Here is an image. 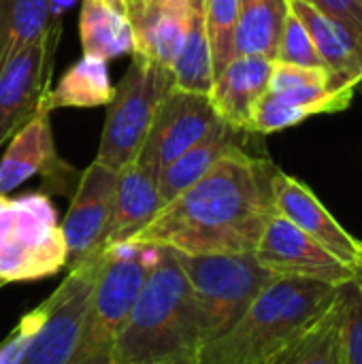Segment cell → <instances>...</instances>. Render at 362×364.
I'll use <instances>...</instances> for the list:
<instances>
[{
    "mask_svg": "<svg viewBox=\"0 0 362 364\" xmlns=\"http://www.w3.org/2000/svg\"><path fill=\"white\" fill-rule=\"evenodd\" d=\"M115 87L109 77L107 62L92 55H81L51 87L43 100L41 111L55 109H94L111 102Z\"/></svg>",
    "mask_w": 362,
    "mask_h": 364,
    "instance_id": "21",
    "label": "cell"
},
{
    "mask_svg": "<svg viewBox=\"0 0 362 364\" xmlns=\"http://www.w3.org/2000/svg\"><path fill=\"white\" fill-rule=\"evenodd\" d=\"M115 177V171L96 160L81 173L68 213L60 224L68 250L66 269L87 262L107 250Z\"/></svg>",
    "mask_w": 362,
    "mask_h": 364,
    "instance_id": "12",
    "label": "cell"
},
{
    "mask_svg": "<svg viewBox=\"0 0 362 364\" xmlns=\"http://www.w3.org/2000/svg\"><path fill=\"white\" fill-rule=\"evenodd\" d=\"M13 228L0 250V279L4 284L36 282L66 269L68 250L49 196L30 192L13 198Z\"/></svg>",
    "mask_w": 362,
    "mask_h": 364,
    "instance_id": "7",
    "label": "cell"
},
{
    "mask_svg": "<svg viewBox=\"0 0 362 364\" xmlns=\"http://www.w3.org/2000/svg\"><path fill=\"white\" fill-rule=\"evenodd\" d=\"M49 311H51V301L47 296L41 305H36L34 309H30L28 314H23V318L15 324V328L0 343V364L21 363V358H23L26 350L30 348L32 339L43 328Z\"/></svg>",
    "mask_w": 362,
    "mask_h": 364,
    "instance_id": "31",
    "label": "cell"
},
{
    "mask_svg": "<svg viewBox=\"0 0 362 364\" xmlns=\"http://www.w3.org/2000/svg\"><path fill=\"white\" fill-rule=\"evenodd\" d=\"M254 256L275 277L312 279L341 288L361 275L280 213L269 220Z\"/></svg>",
    "mask_w": 362,
    "mask_h": 364,
    "instance_id": "9",
    "label": "cell"
},
{
    "mask_svg": "<svg viewBox=\"0 0 362 364\" xmlns=\"http://www.w3.org/2000/svg\"><path fill=\"white\" fill-rule=\"evenodd\" d=\"M162 207L158 177H154L143 164L134 160L117 171L107 247L132 241L162 211Z\"/></svg>",
    "mask_w": 362,
    "mask_h": 364,
    "instance_id": "17",
    "label": "cell"
},
{
    "mask_svg": "<svg viewBox=\"0 0 362 364\" xmlns=\"http://www.w3.org/2000/svg\"><path fill=\"white\" fill-rule=\"evenodd\" d=\"M339 301L275 364H344Z\"/></svg>",
    "mask_w": 362,
    "mask_h": 364,
    "instance_id": "26",
    "label": "cell"
},
{
    "mask_svg": "<svg viewBox=\"0 0 362 364\" xmlns=\"http://www.w3.org/2000/svg\"><path fill=\"white\" fill-rule=\"evenodd\" d=\"M77 0H49V19L51 21H62L64 13L73 9Z\"/></svg>",
    "mask_w": 362,
    "mask_h": 364,
    "instance_id": "33",
    "label": "cell"
},
{
    "mask_svg": "<svg viewBox=\"0 0 362 364\" xmlns=\"http://www.w3.org/2000/svg\"><path fill=\"white\" fill-rule=\"evenodd\" d=\"M194 363V360H188V363H177V364H192Z\"/></svg>",
    "mask_w": 362,
    "mask_h": 364,
    "instance_id": "35",
    "label": "cell"
},
{
    "mask_svg": "<svg viewBox=\"0 0 362 364\" xmlns=\"http://www.w3.org/2000/svg\"><path fill=\"white\" fill-rule=\"evenodd\" d=\"M173 87L171 68L132 53V62L107 105L96 162L115 173L134 162L147 139L156 109Z\"/></svg>",
    "mask_w": 362,
    "mask_h": 364,
    "instance_id": "6",
    "label": "cell"
},
{
    "mask_svg": "<svg viewBox=\"0 0 362 364\" xmlns=\"http://www.w3.org/2000/svg\"><path fill=\"white\" fill-rule=\"evenodd\" d=\"M356 87L358 85L354 83H339L322 94H312V96H288L267 90L252 109L250 132L273 134L292 128L314 115L339 113L350 107Z\"/></svg>",
    "mask_w": 362,
    "mask_h": 364,
    "instance_id": "18",
    "label": "cell"
},
{
    "mask_svg": "<svg viewBox=\"0 0 362 364\" xmlns=\"http://www.w3.org/2000/svg\"><path fill=\"white\" fill-rule=\"evenodd\" d=\"M158 245L126 241L109 245L100 254L70 364H113L117 333L149 269L158 260Z\"/></svg>",
    "mask_w": 362,
    "mask_h": 364,
    "instance_id": "4",
    "label": "cell"
},
{
    "mask_svg": "<svg viewBox=\"0 0 362 364\" xmlns=\"http://www.w3.org/2000/svg\"><path fill=\"white\" fill-rule=\"evenodd\" d=\"M98 260L100 256L68 269L66 277L49 294L51 311L19 364H70L96 282Z\"/></svg>",
    "mask_w": 362,
    "mask_h": 364,
    "instance_id": "11",
    "label": "cell"
},
{
    "mask_svg": "<svg viewBox=\"0 0 362 364\" xmlns=\"http://www.w3.org/2000/svg\"><path fill=\"white\" fill-rule=\"evenodd\" d=\"M49 23V0H0V68Z\"/></svg>",
    "mask_w": 362,
    "mask_h": 364,
    "instance_id": "25",
    "label": "cell"
},
{
    "mask_svg": "<svg viewBox=\"0 0 362 364\" xmlns=\"http://www.w3.org/2000/svg\"><path fill=\"white\" fill-rule=\"evenodd\" d=\"M175 254L192 292L201 346L228 333L250 309L254 299L275 279V275L258 262L254 252Z\"/></svg>",
    "mask_w": 362,
    "mask_h": 364,
    "instance_id": "5",
    "label": "cell"
},
{
    "mask_svg": "<svg viewBox=\"0 0 362 364\" xmlns=\"http://www.w3.org/2000/svg\"><path fill=\"white\" fill-rule=\"evenodd\" d=\"M288 13V0H239L235 55H262L275 62Z\"/></svg>",
    "mask_w": 362,
    "mask_h": 364,
    "instance_id": "22",
    "label": "cell"
},
{
    "mask_svg": "<svg viewBox=\"0 0 362 364\" xmlns=\"http://www.w3.org/2000/svg\"><path fill=\"white\" fill-rule=\"evenodd\" d=\"M134 53L173 66L188 28V0H128Z\"/></svg>",
    "mask_w": 362,
    "mask_h": 364,
    "instance_id": "15",
    "label": "cell"
},
{
    "mask_svg": "<svg viewBox=\"0 0 362 364\" xmlns=\"http://www.w3.org/2000/svg\"><path fill=\"white\" fill-rule=\"evenodd\" d=\"M288 4L307 28L322 64L339 79L362 83L361 38L309 0H288Z\"/></svg>",
    "mask_w": 362,
    "mask_h": 364,
    "instance_id": "20",
    "label": "cell"
},
{
    "mask_svg": "<svg viewBox=\"0 0 362 364\" xmlns=\"http://www.w3.org/2000/svg\"><path fill=\"white\" fill-rule=\"evenodd\" d=\"M237 11L239 0H205V21L213 60V77L235 58Z\"/></svg>",
    "mask_w": 362,
    "mask_h": 364,
    "instance_id": "28",
    "label": "cell"
},
{
    "mask_svg": "<svg viewBox=\"0 0 362 364\" xmlns=\"http://www.w3.org/2000/svg\"><path fill=\"white\" fill-rule=\"evenodd\" d=\"M247 134L250 132L239 130L224 119H218L198 143H194L188 151H183L179 158H175L160 173L158 190H160L162 203L169 205L179 194H183L188 188H192L226 154H230L235 149H245L243 143H245Z\"/></svg>",
    "mask_w": 362,
    "mask_h": 364,
    "instance_id": "19",
    "label": "cell"
},
{
    "mask_svg": "<svg viewBox=\"0 0 362 364\" xmlns=\"http://www.w3.org/2000/svg\"><path fill=\"white\" fill-rule=\"evenodd\" d=\"M100 2H105V4H109L111 9H115V11H119V13H124V15H126L128 0H100Z\"/></svg>",
    "mask_w": 362,
    "mask_h": 364,
    "instance_id": "34",
    "label": "cell"
},
{
    "mask_svg": "<svg viewBox=\"0 0 362 364\" xmlns=\"http://www.w3.org/2000/svg\"><path fill=\"white\" fill-rule=\"evenodd\" d=\"M160 247V245H158ZM201 348L188 279L171 247H160L117 333L113 364H177Z\"/></svg>",
    "mask_w": 362,
    "mask_h": 364,
    "instance_id": "3",
    "label": "cell"
},
{
    "mask_svg": "<svg viewBox=\"0 0 362 364\" xmlns=\"http://www.w3.org/2000/svg\"><path fill=\"white\" fill-rule=\"evenodd\" d=\"M275 211L318 241L344 264L362 273V241L352 237L322 205V200L297 177L277 168L273 177Z\"/></svg>",
    "mask_w": 362,
    "mask_h": 364,
    "instance_id": "13",
    "label": "cell"
},
{
    "mask_svg": "<svg viewBox=\"0 0 362 364\" xmlns=\"http://www.w3.org/2000/svg\"><path fill=\"white\" fill-rule=\"evenodd\" d=\"M79 36L83 55L109 62L134 53V38L128 17L100 0H81Z\"/></svg>",
    "mask_w": 362,
    "mask_h": 364,
    "instance_id": "23",
    "label": "cell"
},
{
    "mask_svg": "<svg viewBox=\"0 0 362 364\" xmlns=\"http://www.w3.org/2000/svg\"><path fill=\"white\" fill-rule=\"evenodd\" d=\"M2 286H6V284H4V282H2V279H0V288H2Z\"/></svg>",
    "mask_w": 362,
    "mask_h": 364,
    "instance_id": "36",
    "label": "cell"
},
{
    "mask_svg": "<svg viewBox=\"0 0 362 364\" xmlns=\"http://www.w3.org/2000/svg\"><path fill=\"white\" fill-rule=\"evenodd\" d=\"M273 60L262 55H235L215 77L209 100L220 119L250 132V115L256 100L267 92ZM252 134V132H250Z\"/></svg>",
    "mask_w": 362,
    "mask_h": 364,
    "instance_id": "16",
    "label": "cell"
},
{
    "mask_svg": "<svg viewBox=\"0 0 362 364\" xmlns=\"http://www.w3.org/2000/svg\"><path fill=\"white\" fill-rule=\"evenodd\" d=\"M314 4L329 17L341 21L362 41V9L356 0H316Z\"/></svg>",
    "mask_w": 362,
    "mask_h": 364,
    "instance_id": "32",
    "label": "cell"
},
{
    "mask_svg": "<svg viewBox=\"0 0 362 364\" xmlns=\"http://www.w3.org/2000/svg\"><path fill=\"white\" fill-rule=\"evenodd\" d=\"M341 358L362 364V273L341 286Z\"/></svg>",
    "mask_w": 362,
    "mask_h": 364,
    "instance_id": "29",
    "label": "cell"
},
{
    "mask_svg": "<svg viewBox=\"0 0 362 364\" xmlns=\"http://www.w3.org/2000/svg\"><path fill=\"white\" fill-rule=\"evenodd\" d=\"M339 294L322 282L275 277L228 333L198 348L192 364H275Z\"/></svg>",
    "mask_w": 362,
    "mask_h": 364,
    "instance_id": "2",
    "label": "cell"
},
{
    "mask_svg": "<svg viewBox=\"0 0 362 364\" xmlns=\"http://www.w3.org/2000/svg\"><path fill=\"white\" fill-rule=\"evenodd\" d=\"M62 21L49 28L0 68V147L41 113L51 90Z\"/></svg>",
    "mask_w": 362,
    "mask_h": 364,
    "instance_id": "8",
    "label": "cell"
},
{
    "mask_svg": "<svg viewBox=\"0 0 362 364\" xmlns=\"http://www.w3.org/2000/svg\"><path fill=\"white\" fill-rule=\"evenodd\" d=\"M275 173L277 166L269 158L235 149L164 205L132 241L190 256L254 252L269 220L277 213Z\"/></svg>",
    "mask_w": 362,
    "mask_h": 364,
    "instance_id": "1",
    "label": "cell"
},
{
    "mask_svg": "<svg viewBox=\"0 0 362 364\" xmlns=\"http://www.w3.org/2000/svg\"><path fill=\"white\" fill-rule=\"evenodd\" d=\"M275 62L297 64V66H324L314 47V41H312L307 28L301 23V19L292 11L286 17L284 32H282L280 45H277Z\"/></svg>",
    "mask_w": 362,
    "mask_h": 364,
    "instance_id": "30",
    "label": "cell"
},
{
    "mask_svg": "<svg viewBox=\"0 0 362 364\" xmlns=\"http://www.w3.org/2000/svg\"><path fill=\"white\" fill-rule=\"evenodd\" d=\"M339 83L361 85L356 81L339 79L324 66H297V64L273 62L267 90L275 94H288V96H309V94H322Z\"/></svg>",
    "mask_w": 362,
    "mask_h": 364,
    "instance_id": "27",
    "label": "cell"
},
{
    "mask_svg": "<svg viewBox=\"0 0 362 364\" xmlns=\"http://www.w3.org/2000/svg\"><path fill=\"white\" fill-rule=\"evenodd\" d=\"M171 73L177 90L209 94L213 85V60L207 36L205 0H188V28Z\"/></svg>",
    "mask_w": 362,
    "mask_h": 364,
    "instance_id": "24",
    "label": "cell"
},
{
    "mask_svg": "<svg viewBox=\"0 0 362 364\" xmlns=\"http://www.w3.org/2000/svg\"><path fill=\"white\" fill-rule=\"evenodd\" d=\"M356 2H358V6H361V9H362V0H356Z\"/></svg>",
    "mask_w": 362,
    "mask_h": 364,
    "instance_id": "37",
    "label": "cell"
},
{
    "mask_svg": "<svg viewBox=\"0 0 362 364\" xmlns=\"http://www.w3.org/2000/svg\"><path fill=\"white\" fill-rule=\"evenodd\" d=\"M309 2H316V0H309Z\"/></svg>",
    "mask_w": 362,
    "mask_h": 364,
    "instance_id": "38",
    "label": "cell"
},
{
    "mask_svg": "<svg viewBox=\"0 0 362 364\" xmlns=\"http://www.w3.org/2000/svg\"><path fill=\"white\" fill-rule=\"evenodd\" d=\"M218 113L207 94L173 87L156 109L147 139L137 156L154 177L194 143H198L218 122Z\"/></svg>",
    "mask_w": 362,
    "mask_h": 364,
    "instance_id": "10",
    "label": "cell"
},
{
    "mask_svg": "<svg viewBox=\"0 0 362 364\" xmlns=\"http://www.w3.org/2000/svg\"><path fill=\"white\" fill-rule=\"evenodd\" d=\"M49 115L51 113L41 111L11 136L0 160V194L6 196L34 175H41L45 186H51L49 190L58 194L66 192L73 168L55 151Z\"/></svg>",
    "mask_w": 362,
    "mask_h": 364,
    "instance_id": "14",
    "label": "cell"
}]
</instances>
